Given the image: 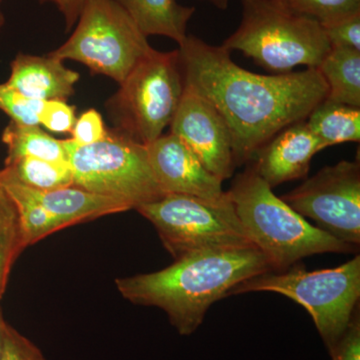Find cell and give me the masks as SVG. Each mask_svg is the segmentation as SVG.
Returning <instances> with one entry per match:
<instances>
[{"instance_id":"cell-28","label":"cell","mask_w":360,"mask_h":360,"mask_svg":"<svg viewBox=\"0 0 360 360\" xmlns=\"http://www.w3.org/2000/svg\"><path fill=\"white\" fill-rule=\"evenodd\" d=\"M73 141L79 146H89L101 141L108 134L104 127L103 118L98 111L89 110L77 118L70 132Z\"/></svg>"},{"instance_id":"cell-32","label":"cell","mask_w":360,"mask_h":360,"mask_svg":"<svg viewBox=\"0 0 360 360\" xmlns=\"http://www.w3.org/2000/svg\"><path fill=\"white\" fill-rule=\"evenodd\" d=\"M6 324V321H4V315H2L1 309H0V355H1L2 336H4V329Z\"/></svg>"},{"instance_id":"cell-23","label":"cell","mask_w":360,"mask_h":360,"mask_svg":"<svg viewBox=\"0 0 360 360\" xmlns=\"http://www.w3.org/2000/svg\"><path fill=\"white\" fill-rule=\"evenodd\" d=\"M292 13L329 25L360 13V0H276Z\"/></svg>"},{"instance_id":"cell-7","label":"cell","mask_w":360,"mask_h":360,"mask_svg":"<svg viewBox=\"0 0 360 360\" xmlns=\"http://www.w3.org/2000/svg\"><path fill=\"white\" fill-rule=\"evenodd\" d=\"M73 186L122 201L130 210L160 200L165 194L149 165L146 146L116 130L96 143L79 146L65 139Z\"/></svg>"},{"instance_id":"cell-1","label":"cell","mask_w":360,"mask_h":360,"mask_svg":"<svg viewBox=\"0 0 360 360\" xmlns=\"http://www.w3.org/2000/svg\"><path fill=\"white\" fill-rule=\"evenodd\" d=\"M184 84L207 99L231 130L234 165L255 158L281 130L303 122L328 96L316 68L257 75L232 60L231 51L187 35L179 45Z\"/></svg>"},{"instance_id":"cell-16","label":"cell","mask_w":360,"mask_h":360,"mask_svg":"<svg viewBox=\"0 0 360 360\" xmlns=\"http://www.w3.org/2000/svg\"><path fill=\"white\" fill-rule=\"evenodd\" d=\"M122 6L146 37L160 35L180 45L186 40L187 25L195 13L176 0H113Z\"/></svg>"},{"instance_id":"cell-18","label":"cell","mask_w":360,"mask_h":360,"mask_svg":"<svg viewBox=\"0 0 360 360\" xmlns=\"http://www.w3.org/2000/svg\"><path fill=\"white\" fill-rule=\"evenodd\" d=\"M0 186L4 187L15 205L27 248L65 229L32 198L30 188L4 167L0 169Z\"/></svg>"},{"instance_id":"cell-15","label":"cell","mask_w":360,"mask_h":360,"mask_svg":"<svg viewBox=\"0 0 360 360\" xmlns=\"http://www.w3.org/2000/svg\"><path fill=\"white\" fill-rule=\"evenodd\" d=\"M28 188L32 198L65 229L130 210L122 201L90 193L77 186L46 191Z\"/></svg>"},{"instance_id":"cell-17","label":"cell","mask_w":360,"mask_h":360,"mask_svg":"<svg viewBox=\"0 0 360 360\" xmlns=\"http://www.w3.org/2000/svg\"><path fill=\"white\" fill-rule=\"evenodd\" d=\"M316 70L328 85V101L360 108L359 51L331 47Z\"/></svg>"},{"instance_id":"cell-24","label":"cell","mask_w":360,"mask_h":360,"mask_svg":"<svg viewBox=\"0 0 360 360\" xmlns=\"http://www.w3.org/2000/svg\"><path fill=\"white\" fill-rule=\"evenodd\" d=\"M44 101L26 98L6 84H0V110L13 122L39 125V113Z\"/></svg>"},{"instance_id":"cell-6","label":"cell","mask_w":360,"mask_h":360,"mask_svg":"<svg viewBox=\"0 0 360 360\" xmlns=\"http://www.w3.org/2000/svg\"><path fill=\"white\" fill-rule=\"evenodd\" d=\"M184 90L179 49H153L120 84L106 110L116 131L148 146L170 127Z\"/></svg>"},{"instance_id":"cell-4","label":"cell","mask_w":360,"mask_h":360,"mask_svg":"<svg viewBox=\"0 0 360 360\" xmlns=\"http://www.w3.org/2000/svg\"><path fill=\"white\" fill-rule=\"evenodd\" d=\"M240 25L222 46L239 51L265 70L291 72L317 68L330 51L319 21L292 13L276 0H241Z\"/></svg>"},{"instance_id":"cell-34","label":"cell","mask_w":360,"mask_h":360,"mask_svg":"<svg viewBox=\"0 0 360 360\" xmlns=\"http://www.w3.org/2000/svg\"><path fill=\"white\" fill-rule=\"evenodd\" d=\"M40 1H41V2L51 1V2H54V4H56V0H40Z\"/></svg>"},{"instance_id":"cell-30","label":"cell","mask_w":360,"mask_h":360,"mask_svg":"<svg viewBox=\"0 0 360 360\" xmlns=\"http://www.w3.org/2000/svg\"><path fill=\"white\" fill-rule=\"evenodd\" d=\"M85 1L86 0H56V4L65 18V28L68 32L77 25Z\"/></svg>"},{"instance_id":"cell-22","label":"cell","mask_w":360,"mask_h":360,"mask_svg":"<svg viewBox=\"0 0 360 360\" xmlns=\"http://www.w3.org/2000/svg\"><path fill=\"white\" fill-rule=\"evenodd\" d=\"M26 248L18 210L0 186V300L6 290L14 262Z\"/></svg>"},{"instance_id":"cell-12","label":"cell","mask_w":360,"mask_h":360,"mask_svg":"<svg viewBox=\"0 0 360 360\" xmlns=\"http://www.w3.org/2000/svg\"><path fill=\"white\" fill-rule=\"evenodd\" d=\"M149 165L165 194H184L207 200L226 196L222 180L208 172L176 135L162 134L146 146Z\"/></svg>"},{"instance_id":"cell-27","label":"cell","mask_w":360,"mask_h":360,"mask_svg":"<svg viewBox=\"0 0 360 360\" xmlns=\"http://www.w3.org/2000/svg\"><path fill=\"white\" fill-rule=\"evenodd\" d=\"M321 26L331 47L360 51V13Z\"/></svg>"},{"instance_id":"cell-29","label":"cell","mask_w":360,"mask_h":360,"mask_svg":"<svg viewBox=\"0 0 360 360\" xmlns=\"http://www.w3.org/2000/svg\"><path fill=\"white\" fill-rule=\"evenodd\" d=\"M329 350L333 360H360L359 309L340 340Z\"/></svg>"},{"instance_id":"cell-31","label":"cell","mask_w":360,"mask_h":360,"mask_svg":"<svg viewBox=\"0 0 360 360\" xmlns=\"http://www.w3.org/2000/svg\"><path fill=\"white\" fill-rule=\"evenodd\" d=\"M201 1L210 2L213 6L220 9V11H225L229 8V0H201Z\"/></svg>"},{"instance_id":"cell-9","label":"cell","mask_w":360,"mask_h":360,"mask_svg":"<svg viewBox=\"0 0 360 360\" xmlns=\"http://www.w3.org/2000/svg\"><path fill=\"white\" fill-rule=\"evenodd\" d=\"M148 37L113 0H86L75 32L51 52L61 60H75L118 84L153 51Z\"/></svg>"},{"instance_id":"cell-25","label":"cell","mask_w":360,"mask_h":360,"mask_svg":"<svg viewBox=\"0 0 360 360\" xmlns=\"http://www.w3.org/2000/svg\"><path fill=\"white\" fill-rule=\"evenodd\" d=\"M75 108L63 99L44 101L39 113V125L53 134H70L75 123Z\"/></svg>"},{"instance_id":"cell-20","label":"cell","mask_w":360,"mask_h":360,"mask_svg":"<svg viewBox=\"0 0 360 360\" xmlns=\"http://www.w3.org/2000/svg\"><path fill=\"white\" fill-rule=\"evenodd\" d=\"M6 146V163L21 158L68 161L65 141L46 134L40 125L21 124L11 120L1 135Z\"/></svg>"},{"instance_id":"cell-3","label":"cell","mask_w":360,"mask_h":360,"mask_svg":"<svg viewBox=\"0 0 360 360\" xmlns=\"http://www.w3.org/2000/svg\"><path fill=\"white\" fill-rule=\"evenodd\" d=\"M229 193L248 238L269 259L274 271H283L319 253L356 250L310 224L277 198L252 167L238 175Z\"/></svg>"},{"instance_id":"cell-5","label":"cell","mask_w":360,"mask_h":360,"mask_svg":"<svg viewBox=\"0 0 360 360\" xmlns=\"http://www.w3.org/2000/svg\"><path fill=\"white\" fill-rule=\"evenodd\" d=\"M255 291L279 293L304 307L330 349L359 309L360 257L335 269L307 271L295 264L283 271L266 272L239 283L229 296Z\"/></svg>"},{"instance_id":"cell-13","label":"cell","mask_w":360,"mask_h":360,"mask_svg":"<svg viewBox=\"0 0 360 360\" xmlns=\"http://www.w3.org/2000/svg\"><path fill=\"white\" fill-rule=\"evenodd\" d=\"M326 148L303 120L281 130L265 143L255 155L252 169L274 188L284 182L305 179L314 156Z\"/></svg>"},{"instance_id":"cell-8","label":"cell","mask_w":360,"mask_h":360,"mask_svg":"<svg viewBox=\"0 0 360 360\" xmlns=\"http://www.w3.org/2000/svg\"><path fill=\"white\" fill-rule=\"evenodd\" d=\"M136 210L153 224L174 259L200 251L255 246L240 224L229 191L220 200L165 194Z\"/></svg>"},{"instance_id":"cell-33","label":"cell","mask_w":360,"mask_h":360,"mask_svg":"<svg viewBox=\"0 0 360 360\" xmlns=\"http://www.w3.org/2000/svg\"><path fill=\"white\" fill-rule=\"evenodd\" d=\"M4 0H0V32H1L2 27H4V23H6V18L1 11V4Z\"/></svg>"},{"instance_id":"cell-26","label":"cell","mask_w":360,"mask_h":360,"mask_svg":"<svg viewBox=\"0 0 360 360\" xmlns=\"http://www.w3.org/2000/svg\"><path fill=\"white\" fill-rule=\"evenodd\" d=\"M0 360H47L32 340L21 335L11 324L4 326Z\"/></svg>"},{"instance_id":"cell-21","label":"cell","mask_w":360,"mask_h":360,"mask_svg":"<svg viewBox=\"0 0 360 360\" xmlns=\"http://www.w3.org/2000/svg\"><path fill=\"white\" fill-rule=\"evenodd\" d=\"M4 168L21 184L37 191H53L73 186V174L68 161L21 158L4 163Z\"/></svg>"},{"instance_id":"cell-10","label":"cell","mask_w":360,"mask_h":360,"mask_svg":"<svg viewBox=\"0 0 360 360\" xmlns=\"http://www.w3.org/2000/svg\"><path fill=\"white\" fill-rule=\"evenodd\" d=\"M284 202L329 236L352 246L360 243V163L341 160L281 196Z\"/></svg>"},{"instance_id":"cell-14","label":"cell","mask_w":360,"mask_h":360,"mask_svg":"<svg viewBox=\"0 0 360 360\" xmlns=\"http://www.w3.org/2000/svg\"><path fill=\"white\" fill-rule=\"evenodd\" d=\"M63 63L51 53H18L11 61V75L6 84L33 101H66L75 94L79 75Z\"/></svg>"},{"instance_id":"cell-19","label":"cell","mask_w":360,"mask_h":360,"mask_svg":"<svg viewBox=\"0 0 360 360\" xmlns=\"http://www.w3.org/2000/svg\"><path fill=\"white\" fill-rule=\"evenodd\" d=\"M310 130L328 146L360 141V108L333 103L324 99L309 113Z\"/></svg>"},{"instance_id":"cell-11","label":"cell","mask_w":360,"mask_h":360,"mask_svg":"<svg viewBox=\"0 0 360 360\" xmlns=\"http://www.w3.org/2000/svg\"><path fill=\"white\" fill-rule=\"evenodd\" d=\"M170 132L193 150L208 172L222 181L231 179L236 167L231 130L217 108L186 84Z\"/></svg>"},{"instance_id":"cell-2","label":"cell","mask_w":360,"mask_h":360,"mask_svg":"<svg viewBox=\"0 0 360 360\" xmlns=\"http://www.w3.org/2000/svg\"><path fill=\"white\" fill-rule=\"evenodd\" d=\"M274 271L255 246L200 251L167 269L116 279L120 295L136 305L155 307L167 314L179 335H191L213 303L239 283Z\"/></svg>"}]
</instances>
